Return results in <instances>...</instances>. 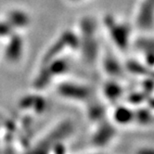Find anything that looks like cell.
Segmentation results:
<instances>
[{
    "label": "cell",
    "mask_w": 154,
    "mask_h": 154,
    "mask_svg": "<svg viewBox=\"0 0 154 154\" xmlns=\"http://www.w3.org/2000/svg\"><path fill=\"white\" fill-rule=\"evenodd\" d=\"M107 25L111 31L112 38L121 49H125L128 43L129 31L125 24L117 23L112 18L107 19Z\"/></svg>",
    "instance_id": "cell-1"
},
{
    "label": "cell",
    "mask_w": 154,
    "mask_h": 154,
    "mask_svg": "<svg viewBox=\"0 0 154 154\" xmlns=\"http://www.w3.org/2000/svg\"><path fill=\"white\" fill-rule=\"evenodd\" d=\"M59 92L64 97L78 100H86L90 95L89 89L87 87L72 83H64L60 85L59 87Z\"/></svg>",
    "instance_id": "cell-2"
},
{
    "label": "cell",
    "mask_w": 154,
    "mask_h": 154,
    "mask_svg": "<svg viewBox=\"0 0 154 154\" xmlns=\"http://www.w3.org/2000/svg\"><path fill=\"white\" fill-rule=\"evenodd\" d=\"M152 0H147L140 9L138 14L137 23L140 27L143 29H148L151 27L152 24Z\"/></svg>",
    "instance_id": "cell-3"
},
{
    "label": "cell",
    "mask_w": 154,
    "mask_h": 154,
    "mask_svg": "<svg viewBox=\"0 0 154 154\" xmlns=\"http://www.w3.org/2000/svg\"><path fill=\"white\" fill-rule=\"evenodd\" d=\"M113 118L119 125H128L134 121V112L127 107H118L115 109Z\"/></svg>",
    "instance_id": "cell-4"
},
{
    "label": "cell",
    "mask_w": 154,
    "mask_h": 154,
    "mask_svg": "<svg viewBox=\"0 0 154 154\" xmlns=\"http://www.w3.org/2000/svg\"><path fill=\"white\" fill-rule=\"evenodd\" d=\"M105 95L106 97L111 100H115L121 97V95L123 94L122 88L118 84L115 83H108L105 86Z\"/></svg>",
    "instance_id": "cell-5"
},
{
    "label": "cell",
    "mask_w": 154,
    "mask_h": 154,
    "mask_svg": "<svg viewBox=\"0 0 154 154\" xmlns=\"http://www.w3.org/2000/svg\"><path fill=\"white\" fill-rule=\"evenodd\" d=\"M20 50H21V42L19 39L13 40V42L10 43V45L8 46V48L7 50L8 58L11 60H15L19 59Z\"/></svg>",
    "instance_id": "cell-6"
},
{
    "label": "cell",
    "mask_w": 154,
    "mask_h": 154,
    "mask_svg": "<svg viewBox=\"0 0 154 154\" xmlns=\"http://www.w3.org/2000/svg\"><path fill=\"white\" fill-rule=\"evenodd\" d=\"M135 118L134 120H137L139 124L143 125H148L151 122V115L149 112L148 109H139L137 112H134Z\"/></svg>",
    "instance_id": "cell-7"
},
{
    "label": "cell",
    "mask_w": 154,
    "mask_h": 154,
    "mask_svg": "<svg viewBox=\"0 0 154 154\" xmlns=\"http://www.w3.org/2000/svg\"><path fill=\"white\" fill-rule=\"evenodd\" d=\"M106 64V70L109 73L116 74L120 72V68L118 64L112 60V59H108L105 62Z\"/></svg>",
    "instance_id": "cell-8"
},
{
    "label": "cell",
    "mask_w": 154,
    "mask_h": 154,
    "mask_svg": "<svg viewBox=\"0 0 154 154\" xmlns=\"http://www.w3.org/2000/svg\"><path fill=\"white\" fill-rule=\"evenodd\" d=\"M143 100L141 94H132L130 96V101L133 102V103H139L141 100Z\"/></svg>",
    "instance_id": "cell-9"
},
{
    "label": "cell",
    "mask_w": 154,
    "mask_h": 154,
    "mask_svg": "<svg viewBox=\"0 0 154 154\" xmlns=\"http://www.w3.org/2000/svg\"><path fill=\"white\" fill-rule=\"evenodd\" d=\"M137 154H153V150L151 149L145 148V149H142L138 150Z\"/></svg>",
    "instance_id": "cell-10"
},
{
    "label": "cell",
    "mask_w": 154,
    "mask_h": 154,
    "mask_svg": "<svg viewBox=\"0 0 154 154\" xmlns=\"http://www.w3.org/2000/svg\"><path fill=\"white\" fill-rule=\"evenodd\" d=\"M59 154H63V152H60Z\"/></svg>",
    "instance_id": "cell-11"
}]
</instances>
